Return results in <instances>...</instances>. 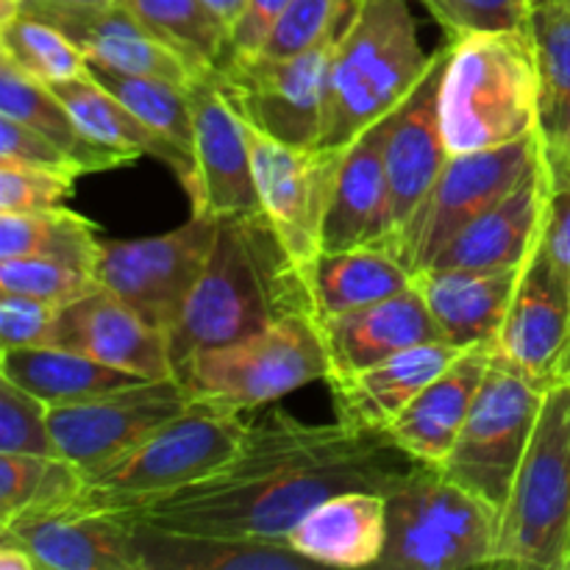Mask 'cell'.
Segmentation results:
<instances>
[{
    "mask_svg": "<svg viewBox=\"0 0 570 570\" xmlns=\"http://www.w3.org/2000/svg\"><path fill=\"white\" fill-rule=\"evenodd\" d=\"M417 465L384 432L271 412L209 476L111 515L173 532L284 540L321 501L351 490L390 495Z\"/></svg>",
    "mask_w": 570,
    "mask_h": 570,
    "instance_id": "1",
    "label": "cell"
},
{
    "mask_svg": "<svg viewBox=\"0 0 570 570\" xmlns=\"http://www.w3.org/2000/svg\"><path fill=\"white\" fill-rule=\"evenodd\" d=\"M301 312H315L309 284L265 212L220 220L209 262L170 332L173 371Z\"/></svg>",
    "mask_w": 570,
    "mask_h": 570,
    "instance_id": "2",
    "label": "cell"
},
{
    "mask_svg": "<svg viewBox=\"0 0 570 570\" xmlns=\"http://www.w3.org/2000/svg\"><path fill=\"white\" fill-rule=\"evenodd\" d=\"M543 92L529 28L449 39L440 122L449 154L510 145L540 131Z\"/></svg>",
    "mask_w": 570,
    "mask_h": 570,
    "instance_id": "3",
    "label": "cell"
},
{
    "mask_svg": "<svg viewBox=\"0 0 570 570\" xmlns=\"http://www.w3.org/2000/svg\"><path fill=\"white\" fill-rule=\"evenodd\" d=\"M429 61L432 53L421 48L410 0H356L328 61L317 148H348L410 98Z\"/></svg>",
    "mask_w": 570,
    "mask_h": 570,
    "instance_id": "4",
    "label": "cell"
},
{
    "mask_svg": "<svg viewBox=\"0 0 570 570\" xmlns=\"http://www.w3.org/2000/svg\"><path fill=\"white\" fill-rule=\"evenodd\" d=\"M570 379L546 390L529 449L499 515L493 568L568 570Z\"/></svg>",
    "mask_w": 570,
    "mask_h": 570,
    "instance_id": "5",
    "label": "cell"
},
{
    "mask_svg": "<svg viewBox=\"0 0 570 570\" xmlns=\"http://www.w3.org/2000/svg\"><path fill=\"white\" fill-rule=\"evenodd\" d=\"M328 376L332 360L315 312L289 315L237 343L200 351L176 373L198 404L237 415Z\"/></svg>",
    "mask_w": 570,
    "mask_h": 570,
    "instance_id": "6",
    "label": "cell"
},
{
    "mask_svg": "<svg viewBox=\"0 0 570 570\" xmlns=\"http://www.w3.org/2000/svg\"><path fill=\"white\" fill-rule=\"evenodd\" d=\"M499 512L451 482L440 468L417 465L387 495V540L379 557L384 570L493 568Z\"/></svg>",
    "mask_w": 570,
    "mask_h": 570,
    "instance_id": "7",
    "label": "cell"
},
{
    "mask_svg": "<svg viewBox=\"0 0 570 570\" xmlns=\"http://www.w3.org/2000/svg\"><path fill=\"white\" fill-rule=\"evenodd\" d=\"M248 426L237 412L195 401L184 415L165 423L115 465L87 476L72 507L111 515L198 482L237 454Z\"/></svg>",
    "mask_w": 570,
    "mask_h": 570,
    "instance_id": "8",
    "label": "cell"
},
{
    "mask_svg": "<svg viewBox=\"0 0 570 570\" xmlns=\"http://www.w3.org/2000/svg\"><path fill=\"white\" fill-rule=\"evenodd\" d=\"M540 161H543L540 131L501 148L449 156L434 187L412 212L410 223L401 228L390 250L410 267L412 276H417L468 223L510 195Z\"/></svg>",
    "mask_w": 570,
    "mask_h": 570,
    "instance_id": "9",
    "label": "cell"
},
{
    "mask_svg": "<svg viewBox=\"0 0 570 570\" xmlns=\"http://www.w3.org/2000/svg\"><path fill=\"white\" fill-rule=\"evenodd\" d=\"M546 390L493 356L465 426L440 471L501 515L529 449Z\"/></svg>",
    "mask_w": 570,
    "mask_h": 570,
    "instance_id": "10",
    "label": "cell"
},
{
    "mask_svg": "<svg viewBox=\"0 0 570 570\" xmlns=\"http://www.w3.org/2000/svg\"><path fill=\"white\" fill-rule=\"evenodd\" d=\"M337 39L295 56H228L212 72L245 126L293 148H317Z\"/></svg>",
    "mask_w": 570,
    "mask_h": 570,
    "instance_id": "11",
    "label": "cell"
},
{
    "mask_svg": "<svg viewBox=\"0 0 570 570\" xmlns=\"http://www.w3.org/2000/svg\"><path fill=\"white\" fill-rule=\"evenodd\" d=\"M217 228L220 220L189 215L187 223L154 237L104 239L95 276L150 326L170 334L209 262Z\"/></svg>",
    "mask_w": 570,
    "mask_h": 570,
    "instance_id": "12",
    "label": "cell"
},
{
    "mask_svg": "<svg viewBox=\"0 0 570 570\" xmlns=\"http://www.w3.org/2000/svg\"><path fill=\"white\" fill-rule=\"evenodd\" d=\"M193 404L181 379H148L98 399L50 406L48 421L59 454L81 468L83 476H95Z\"/></svg>",
    "mask_w": 570,
    "mask_h": 570,
    "instance_id": "13",
    "label": "cell"
},
{
    "mask_svg": "<svg viewBox=\"0 0 570 570\" xmlns=\"http://www.w3.org/2000/svg\"><path fill=\"white\" fill-rule=\"evenodd\" d=\"M256 193L289 259L309 278L323 254V226L345 148H293L245 126Z\"/></svg>",
    "mask_w": 570,
    "mask_h": 570,
    "instance_id": "14",
    "label": "cell"
},
{
    "mask_svg": "<svg viewBox=\"0 0 570 570\" xmlns=\"http://www.w3.org/2000/svg\"><path fill=\"white\" fill-rule=\"evenodd\" d=\"M193 98V178L184 189L193 215L228 220V217L259 215L254 159L245 122L232 109L215 81L204 72L189 83Z\"/></svg>",
    "mask_w": 570,
    "mask_h": 570,
    "instance_id": "15",
    "label": "cell"
},
{
    "mask_svg": "<svg viewBox=\"0 0 570 570\" xmlns=\"http://www.w3.org/2000/svg\"><path fill=\"white\" fill-rule=\"evenodd\" d=\"M495 356L543 390L570 379V282L543 239L518 278Z\"/></svg>",
    "mask_w": 570,
    "mask_h": 570,
    "instance_id": "16",
    "label": "cell"
},
{
    "mask_svg": "<svg viewBox=\"0 0 570 570\" xmlns=\"http://www.w3.org/2000/svg\"><path fill=\"white\" fill-rule=\"evenodd\" d=\"M449 61V39L432 53L426 72L401 104L387 137V232L384 248H393L401 228L421 206L449 161L440 122V81ZM393 254V250H390Z\"/></svg>",
    "mask_w": 570,
    "mask_h": 570,
    "instance_id": "17",
    "label": "cell"
},
{
    "mask_svg": "<svg viewBox=\"0 0 570 570\" xmlns=\"http://www.w3.org/2000/svg\"><path fill=\"white\" fill-rule=\"evenodd\" d=\"M17 11L39 17V20L65 31L83 50L89 61L109 67V70L161 78V81L181 83V87H189L195 78L204 76L181 53H176L170 45L154 37L120 3H17Z\"/></svg>",
    "mask_w": 570,
    "mask_h": 570,
    "instance_id": "18",
    "label": "cell"
},
{
    "mask_svg": "<svg viewBox=\"0 0 570 570\" xmlns=\"http://www.w3.org/2000/svg\"><path fill=\"white\" fill-rule=\"evenodd\" d=\"M142 379H173L170 334L150 326L106 287L61 306L59 343Z\"/></svg>",
    "mask_w": 570,
    "mask_h": 570,
    "instance_id": "19",
    "label": "cell"
},
{
    "mask_svg": "<svg viewBox=\"0 0 570 570\" xmlns=\"http://www.w3.org/2000/svg\"><path fill=\"white\" fill-rule=\"evenodd\" d=\"M0 543L26 549L39 570H139L131 532L106 512H28L0 523Z\"/></svg>",
    "mask_w": 570,
    "mask_h": 570,
    "instance_id": "20",
    "label": "cell"
},
{
    "mask_svg": "<svg viewBox=\"0 0 570 570\" xmlns=\"http://www.w3.org/2000/svg\"><path fill=\"white\" fill-rule=\"evenodd\" d=\"M551 193L554 184L543 156V161L510 195L468 223L429 267H468V271L523 267L543 239Z\"/></svg>",
    "mask_w": 570,
    "mask_h": 570,
    "instance_id": "21",
    "label": "cell"
},
{
    "mask_svg": "<svg viewBox=\"0 0 570 570\" xmlns=\"http://www.w3.org/2000/svg\"><path fill=\"white\" fill-rule=\"evenodd\" d=\"M495 343H479L462 351L460 360L440 373L387 429L390 440L423 465L443 468L465 426L471 406L493 365Z\"/></svg>",
    "mask_w": 570,
    "mask_h": 570,
    "instance_id": "22",
    "label": "cell"
},
{
    "mask_svg": "<svg viewBox=\"0 0 570 570\" xmlns=\"http://www.w3.org/2000/svg\"><path fill=\"white\" fill-rule=\"evenodd\" d=\"M321 328L328 360H332L328 379L365 371L401 351L443 340L415 284L393 298L379 301V304L323 317Z\"/></svg>",
    "mask_w": 570,
    "mask_h": 570,
    "instance_id": "23",
    "label": "cell"
},
{
    "mask_svg": "<svg viewBox=\"0 0 570 570\" xmlns=\"http://www.w3.org/2000/svg\"><path fill=\"white\" fill-rule=\"evenodd\" d=\"M395 106L379 117L345 148L334 181L332 206L323 226V250H345L360 245H382L387 232V137L393 128Z\"/></svg>",
    "mask_w": 570,
    "mask_h": 570,
    "instance_id": "24",
    "label": "cell"
},
{
    "mask_svg": "<svg viewBox=\"0 0 570 570\" xmlns=\"http://www.w3.org/2000/svg\"><path fill=\"white\" fill-rule=\"evenodd\" d=\"M462 351L460 345L438 340L401 351L365 371L328 379L340 421L354 429L384 432L440 373L460 360Z\"/></svg>",
    "mask_w": 570,
    "mask_h": 570,
    "instance_id": "25",
    "label": "cell"
},
{
    "mask_svg": "<svg viewBox=\"0 0 570 570\" xmlns=\"http://www.w3.org/2000/svg\"><path fill=\"white\" fill-rule=\"evenodd\" d=\"M523 267L468 271V267H429L415 276L434 323L445 343L471 348L499 340Z\"/></svg>",
    "mask_w": 570,
    "mask_h": 570,
    "instance_id": "26",
    "label": "cell"
},
{
    "mask_svg": "<svg viewBox=\"0 0 570 570\" xmlns=\"http://www.w3.org/2000/svg\"><path fill=\"white\" fill-rule=\"evenodd\" d=\"M284 540L312 566L376 568L387 540V495L371 490L332 495L306 512Z\"/></svg>",
    "mask_w": 570,
    "mask_h": 570,
    "instance_id": "27",
    "label": "cell"
},
{
    "mask_svg": "<svg viewBox=\"0 0 570 570\" xmlns=\"http://www.w3.org/2000/svg\"><path fill=\"white\" fill-rule=\"evenodd\" d=\"M122 523L131 532L139 570H301L312 566L306 557L289 549L287 540L217 538L137 521Z\"/></svg>",
    "mask_w": 570,
    "mask_h": 570,
    "instance_id": "28",
    "label": "cell"
},
{
    "mask_svg": "<svg viewBox=\"0 0 570 570\" xmlns=\"http://www.w3.org/2000/svg\"><path fill=\"white\" fill-rule=\"evenodd\" d=\"M61 98V104L72 111L78 126L87 131L89 139L104 145L106 150L120 156L122 161H137L142 156L159 159L178 176L181 187L193 178V154L176 148L165 137L145 126L134 111H128L109 89L100 87L92 76L76 78V81L50 87Z\"/></svg>",
    "mask_w": 570,
    "mask_h": 570,
    "instance_id": "29",
    "label": "cell"
},
{
    "mask_svg": "<svg viewBox=\"0 0 570 570\" xmlns=\"http://www.w3.org/2000/svg\"><path fill=\"white\" fill-rule=\"evenodd\" d=\"M315 315L332 317L360 306L379 304L415 284L410 267L382 245H360L345 250H323L309 278Z\"/></svg>",
    "mask_w": 570,
    "mask_h": 570,
    "instance_id": "30",
    "label": "cell"
},
{
    "mask_svg": "<svg viewBox=\"0 0 570 570\" xmlns=\"http://www.w3.org/2000/svg\"><path fill=\"white\" fill-rule=\"evenodd\" d=\"M0 376L28 390L48 406L76 404L98 399L111 390L148 382L137 373L109 367L81 351L65 345H39V348H9L0 354Z\"/></svg>",
    "mask_w": 570,
    "mask_h": 570,
    "instance_id": "31",
    "label": "cell"
},
{
    "mask_svg": "<svg viewBox=\"0 0 570 570\" xmlns=\"http://www.w3.org/2000/svg\"><path fill=\"white\" fill-rule=\"evenodd\" d=\"M0 117L22 122V126L48 137L53 145H59L76 161L83 176L126 165L120 156L87 137L72 111L61 104V98L48 83L22 72L6 56H0Z\"/></svg>",
    "mask_w": 570,
    "mask_h": 570,
    "instance_id": "32",
    "label": "cell"
},
{
    "mask_svg": "<svg viewBox=\"0 0 570 570\" xmlns=\"http://www.w3.org/2000/svg\"><path fill=\"white\" fill-rule=\"evenodd\" d=\"M98 226L61 206L31 212H0V259L50 256L70 265L98 271Z\"/></svg>",
    "mask_w": 570,
    "mask_h": 570,
    "instance_id": "33",
    "label": "cell"
},
{
    "mask_svg": "<svg viewBox=\"0 0 570 570\" xmlns=\"http://www.w3.org/2000/svg\"><path fill=\"white\" fill-rule=\"evenodd\" d=\"M131 11L154 37L181 53L198 72H209L226 59L228 31L204 0H115Z\"/></svg>",
    "mask_w": 570,
    "mask_h": 570,
    "instance_id": "34",
    "label": "cell"
},
{
    "mask_svg": "<svg viewBox=\"0 0 570 570\" xmlns=\"http://www.w3.org/2000/svg\"><path fill=\"white\" fill-rule=\"evenodd\" d=\"M83 482L81 468L65 456L0 454V523L28 512L72 507Z\"/></svg>",
    "mask_w": 570,
    "mask_h": 570,
    "instance_id": "35",
    "label": "cell"
},
{
    "mask_svg": "<svg viewBox=\"0 0 570 570\" xmlns=\"http://www.w3.org/2000/svg\"><path fill=\"white\" fill-rule=\"evenodd\" d=\"M89 76L109 89L128 111L139 117L148 128H154L159 137L173 142L176 148L193 154V98L189 87L181 83L161 81L150 76H131V72H117L104 65L89 61Z\"/></svg>",
    "mask_w": 570,
    "mask_h": 570,
    "instance_id": "36",
    "label": "cell"
},
{
    "mask_svg": "<svg viewBox=\"0 0 570 570\" xmlns=\"http://www.w3.org/2000/svg\"><path fill=\"white\" fill-rule=\"evenodd\" d=\"M0 56L48 87L83 78L89 67L83 50L65 31L26 11L0 17Z\"/></svg>",
    "mask_w": 570,
    "mask_h": 570,
    "instance_id": "37",
    "label": "cell"
},
{
    "mask_svg": "<svg viewBox=\"0 0 570 570\" xmlns=\"http://www.w3.org/2000/svg\"><path fill=\"white\" fill-rule=\"evenodd\" d=\"M529 37L543 92V115L570 100V0H532Z\"/></svg>",
    "mask_w": 570,
    "mask_h": 570,
    "instance_id": "38",
    "label": "cell"
},
{
    "mask_svg": "<svg viewBox=\"0 0 570 570\" xmlns=\"http://www.w3.org/2000/svg\"><path fill=\"white\" fill-rule=\"evenodd\" d=\"M98 287L100 282L92 271L70 262L50 256L0 259V293H20L53 306H67Z\"/></svg>",
    "mask_w": 570,
    "mask_h": 570,
    "instance_id": "39",
    "label": "cell"
},
{
    "mask_svg": "<svg viewBox=\"0 0 570 570\" xmlns=\"http://www.w3.org/2000/svg\"><path fill=\"white\" fill-rule=\"evenodd\" d=\"M356 0H293L259 53L295 56L337 39L348 28Z\"/></svg>",
    "mask_w": 570,
    "mask_h": 570,
    "instance_id": "40",
    "label": "cell"
},
{
    "mask_svg": "<svg viewBox=\"0 0 570 570\" xmlns=\"http://www.w3.org/2000/svg\"><path fill=\"white\" fill-rule=\"evenodd\" d=\"M50 406L0 376V454L61 456L48 421Z\"/></svg>",
    "mask_w": 570,
    "mask_h": 570,
    "instance_id": "41",
    "label": "cell"
},
{
    "mask_svg": "<svg viewBox=\"0 0 570 570\" xmlns=\"http://www.w3.org/2000/svg\"><path fill=\"white\" fill-rule=\"evenodd\" d=\"M76 189V176L42 167L0 161V212H31L61 206Z\"/></svg>",
    "mask_w": 570,
    "mask_h": 570,
    "instance_id": "42",
    "label": "cell"
},
{
    "mask_svg": "<svg viewBox=\"0 0 570 570\" xmlns=\"http://www.w3.org/2000/svg\"><path fill=\"white\" fill-rule=\"evenodd\" d=\"M61 306L20 293H0V351L59 343Z\"/></svg>",
    "mask_w": 570,
    "mask_h": 570,
    "instance_id": "43",
    "label": "cell"
},
{
    "mask_svg": "<svg viewBox=\"0 0 570 570\" xmlns=\"http://www.w3.org/2000/svg\"><path fill=\"white\" fill-rule=\"evenodd\" d=\"M0 161H20V165L42 167V170L65 173V176L76 178L83 176L76 161L59 145H53L33 128L6 120V117H0Z\"/></svg>",
    "mask_w": 570,
    "mask_h": 570,
    "instance_id": "44",
    "label": "cell"
},
{
    "mask_svg": "<svg viewBox=\"0 0 570 570\" xmlns=\"http://www.w3.org/2000/svg\"><path fill=\"white\" fill-rule=\"evenodd\" d=\"M293 0H248L245 11L239 14V20L234 22L232 31H228V56H250L259 53L262 45L267 42L271 31L276 28V22L282 20V14L287 11V6Z\"/></svg>",
    "mask_w": 570,
    "mask_h": 570,
    "instance_id": "45",
    "label": "cell"
},
{
    "mask_svg": "<svg viewBox=\"0 0 570 570\" xmlns=\"http://www.w3.org/2000/svg\"><path fill=\"white\" fill-rule=\"evenodd\" d=\"M456 11L468 31L527 28L529 0H456Z\"/></svg>",
    "mask_w": 570,
    "mask_h": 570,
    "instance_id": "46",
    "label": "cell"
},
{
    "mask_svg": "<svg viewBox=\"0 0 570 570\" xmlns=\"http://www.w3.org/2000/svg\"><path fill=\"white\" fill-rule=\"evenodd\" d=\"M540 137L551 184L570 187V100L540 117Z\"/></svg>",
    "mask_w": 570,
    "mask_h": 570,
    "instance_id": "47",
    "label": "cell"
},
{
    "mask_svg": "<svg viewBox=\"0 0 570 570\" xmlns=\"http://www.w3.org/2000/svg\"><path fill=\"white\" fill-rule=\"evenodd\" d=\"M543 243L570 282V187H560L551 193Z\"/></svg>",
    "mask_w": 570,
    "mask_h": 570,
    "instance_id": "48",
    "label": "cell"
},
{
    "mask_svg": "<svg viewBox=\"0 0 570 570\" xmlns=\"http://www.w3.org/2000/svg\"><path fill=\"white\" fill-rule=\"evenodd\" d=\"M426 6L429 14L438 20V26L443 28L445 39H460L465 37V26H462V17L456 11V0H421Z\"/></svg>",
    "mask_w": 570,
    "mask_h": 570,
    "instance_id": "49",
    "label": "cell"
},
{
    "mask_svg": "<svg viewBox=\"0 0 570 570\" xmlns=\"http://www.w3.org/2000/svg\"><path fill=\"white\" fill-rule=\"evenodd\" d=\"M0 570H39L33 557L14 543H0Z\"/></svg>",
    "mask_w": 570,
    "mask_h": 570,
    "instance_id": "50",
    "label": "cell"
},
{
    "mask_svg": "<svg viewBox=\"0 0 570 570\" xmlns=\"http://www.w3.org/2000/svg\"><path fill=\"white\" fill-rule=\"evenodd\" d=\"M204 6L223 22V26H226V31H232V26L239 20V14L245 11L248 0H204Z\"/></svg>",
    "mask_w": 570,
    "mask_h": 570,
    "instance_id": "51",
    "label": "cell"
},
{
    "mask_svg": "<svg viewBox=\"0 0 570 570\" xmlns=\"http://www.w3.org/2000/svg\"><path fill=\"white\" fill-rule=\"evenodd\" d=\"M17 3H59V6H100L115 0H17Z\"/></svg>",
    "mask_w": 570,
    "mask_h": 570,
    "instance_id": "52",
    "label": "cell"
},
{
    "mask_svg": "<svg viewBox=\"0 0 570 570\" xmlns=\"http://www.w3.org/2000/svg\"><path fill=\"white\" fill-rule=\"evenodd\" d=\"M568 570H570V562H568Z\"/></svg>",
    "mask_w": 570,
    "mask_h": 570,
    "instance_id": "53",
    "label": "cell"
},
{
    "mask_svg": "<svg viewBox=\"0 0 570 570\" xmlns=\"http://www.w3.org/2000/svg\"><path fill=\"white\" fill-rule=\"evenodd\" d=\"M529 3H532V0H529Z\"/></svg>",
    "mask_w": 570,
    "mask_h": 570,
    "instance_id": "54",
    "label": "cell"
},
{
    "mask_svg": "<svg viewBox=\"0 0 570 570\" xmlns=\"http://www.w3.org/2000/svg\"><path fill=\"white\" fill-rule=\"evenodd\" d=\"M568 562H570V560H568Z\"/></svg>",
    "mask_w": 570,
    "mask_h": 570,
    "instance_id": "55",
    "label": "cell"
}]
</instances>
